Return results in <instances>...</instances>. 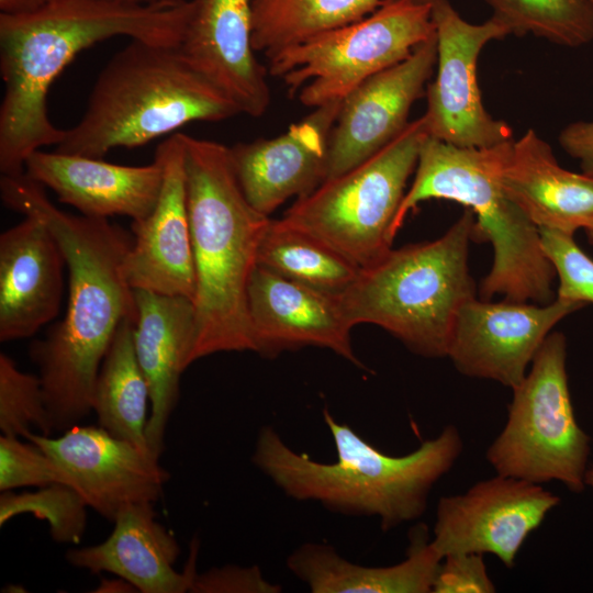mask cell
Returning a JSON list of instances; mask_svg holds the SVG:
<instances>
[{
	"mask_svg": "<svg viewBox=\"0 0 593 593\" xmlns=\"http://www.w3.org/2000/svg\"><path fill=\"white\" fill-rule=\"evenodd\" d=\"M426 135L423 116L411 121L373 156L296 199L279 220L357 267L370 266L392 248L393 223Z\"/></svg>",
	"mask_w": 593,
	"mask_h": 593,
	"instance_id": "ba28073f",
	"label": "cell"
},
{
	"mask_svg": "<svg viewBox=\"0 0 593 593\" xmlns=\"http://www.w3.org/2000/svg\"><path fill=\"white\" fill-rule=\"evenodd\" d=\"M436 66V35L399 64L368 78L342 101L328 139L326 179L361 164L409 125Z\"/></svg>",
	"mask_w": 593,
	"mask_h": 593,
	"instance_id": "9a60e30c",
	"label": "cell"
},
{
	"mask_svg": "<svg viewBox=\"0 0 593 593\" xmlns=\"http://www.w3.org/2000/svg\"><path fill=\"white\" fill-rule=\"evenodd\" d=\"M280 588L268 582L259 568L227 564L194 575L191 593H276Z\"/></svg>",
	"mask_w": 593,
	"mask_h": 593,
	"instance_id": "e575fe53",
	"label": "cell"
},
{
	"mask_svg": "<svg viewBox=\"0 0 593 593\" xmlns=\"http://www.w3.org/2000/svg\"><path fill=\"white\" fill-rule=\"evenodd\" d=\"M87 504L69 485L55 483L35 491L0 494V526L20 514H32L49 525L56 542L78 544L87 526Z\"/></svg>",
	"mask_w": 593,
	"mask_h": 593,
	"instance_id": "f546056e",
	"label": "cell"
},
{
	"mask_svg": "<svg viewBox=\"0 0 593 593\" xmlns=\"http://www.w3.org/2000/svg\"><path fill=\"white\" fill-rule=\"evenodd\" d=\"M0 195L7 208L41 219L66 260V314L29 349L40 371L52 430L63 433L92 412L104 356L122 322L136 318L134 290L124 276L133 237L109 219L58 209L25 172L2 176Z\"/></svg>",
	"mask_w": 593,
	"mask_h": 593,
	"instance_id": "6da1fadb",
	"label": "cell"
},
{
	"mask_svg": "<svg viewBox=\"0 0 593 593\" xmlns=\"http://www.w3.org/2000/svg\"><path fill=\"white\" fill-rule=\"evenodd\" d=\"M48 1H52V0H48Z\"/></svg>",
	"mask_w": 593,
	"mask_h": 593,
	"instance_id": "7bdbcfd3",
	"label": "cell"
},
{
	"mask_svg": "<svg viewBox=\"0 0 593 593\" xmlns=\"http://www.w3.org/2000/svg\"><path fill=\"white\" fill-rule=\"evenodd\" d=\"M588 240L593 245V219L583 227Z\"/></svg>",
	"mask_w": 593,
	"mask_h": 593,
	"instance_id": "b9f144b4",
	"label": "cell"
},
{
	"mask_svg": "<svg viewBox=\"0 0 593 593\" xmlns=\"http://www.w3.org/2000/svg\"><path fill=\"white\" fill-rule=\"evenodd\" d=\"M538 230L541 249L559 278L557 298L593 303V260L575 244L573 235Z\"/></svg>",
	"mask_w": 593,
	"mask_h": 593,
	"instance_id": "1f68e13d",
	"label": "cell"
},
{
	"mask_svg": "<svg viewBox=\"0 0 593 593\" xmlns=\"http://www.w3.org/2000/svg\"><path fill=\"white\" fill-rule=\"evenodd\" d=\"M474 223L465 208L439 238L391 248L360 268L337 293L347 322L378 325L416 355L447 357L458 313L475 298L468 267Z\"/></svg>",
	"mask_w": 593,
	"mask_h": 593,
	"instance_id": "52a82bcc",
	"label": "cell"
},
{
	"mask_svg": "<svg viewBox=\"0 0 593 593\" xmlns=\"http://www.w3.org/2000/svg\"><path fill=\"white\" fill-rule=\"evenodd\" d=\"M154 157L163 167L161 190L150 214L132 222L133 242L124 260V276L133 290L193 301L195 272L182 133L159 144Z\"/></svg>",
	"mask_w": 593,
	"mask_h": 593,
	"instance_id": "2e32d148",
	"label": "cell"
},
{
	"mask_svg": "<svg viewBox=\"0 0 593 593\" xmlns=\"http://www.w3.org/2000/svg\"><path fill=\"white\" fill-rule=\"evenodd\" d=\"M340 101L318 108L271 138L230 147L232 165L248 202L269 216L290 198L309 194L326 178L328 139Z\"/></svg>",
	"mask_w": 593,
	"mask_h": 593,
	"instance_id": "ac0fdd59",
	"label": "cell"
},
{
	"mask_svg": "<svg viewBox=\"0 0 593 593\" xmlns=\"http://www.w3.org/2000/svg\"><path fill=\"white\" fill-rule=\"evenodd\" d=\"M253 353L275 358L306 346L327 348L357 367L350 331L337 294L284 278L261 266L247 289Z\"/></svg>",
	"mask_w": 593,
	"mask_h": 593,
	"instance_id": "e0dca14e",
	"label": "cell"
},
{
	"mask_svg": "<svg viewBox=\"0 0 593 593\" xmlns=\"http://www.w3.org/2000/svg\"><path fill=\"white\" fill-rule=\"evenodd\" d=\"M33 429L52 436L48 411L38 376L20 370L15 361L0 354V430L24 438Z\"/></svg>",
	"mask_w": 593,
	"mask_h": 593,
	"instance_id": "4dcf8cb0",
	"label": "cell"
},
{
	"mask_svg": "<svg viewBox=\"0 0 593 593\" xmlns=\"http://www.w3.org/2000/svg\"><path fill=\"white\" fill-rule=\"evenodd\" d=\"M66 260L38 217L24 219L0 235V340L33 336L58 314Z\"/></svg>",
	"mask_w": 593,
	"mask_h": 593,
	"instance_id": "ffe728a7",
	"label": "cell"
},
{
	"mask_svg": "<svg viewBox=\"0 0 593 593\" xmlns=\"http://www.w3.org/2000/svg\"><path fill=\"white\" fill-rule=\"evenodd\" d=\"M566 362L564 335L550 333L512 389L505 425L486 449L496 474L583 492L592 438L577 422Z\"/></svg>",
	"mask_w": 593,
	"mask_h": 593,
	"instance_id": "9c48e42d",
	"label": "cell"
},
{
	"mask_svg": "<svg viewBox=\"0 0 593 593\" xmlns=\"http://www.w3.org/2000/svg\"><path fill=\"white\" fill-rule=\"evenodd\" d=\"M511 34L580 47L593 40L592 0H484Z\"/></svg>",
	"mask_w": 593,
	"mask_h": 593,
	"instance_id": "f1b7e54d",
	"label": "cell"
},
{
	"mask_svg": "<svg viewBox=\"0 0 593 593\" xmlns=\"http://www.w3.org/2000/svg\"><path fill=\"white\" fill-rule=\"evenodd\" d=\"M559 503L541 484L496 474L439 499L432 545L441 558L491 553L513 568L529 534Z\"/></svg>",
	"mask_w": 593,
	"mask_h": 593,
	"instance_id": "7c38bea8",
	"label": "cell"
},
{
	"mask_svg": "<svg viewBox=\"0 0 593 593\" xmlns=\"http://www.w3.org/2000/svg\"><path fill=\"white\" fill-rule=\"evenodd\" d=\"M48 0H0V13L5 15H23L37 11Z\"/></svg>",
	"mask_w": 593,
	"mask_h": 593,
	"instance_id": "8d00e7d4",
	"label": "cell"
},
{
	"mask_svg": "<svg viewBox=\"0 0 593 593\" xmlns=\"http://www.w3.org/2000/svg\"><path fill=\"white\" fill-rule=\"evenodd\" d=\"M593 441V438H592ZM584 483L585 485L590 486L593 491V462L588 466V469L584 474Z\"/></svg>",
	"mask_w": 593,
	"mask_h": 593,
	"instance_id": "ab89813d",
	"label": "cell"
},
{
	"mask_svg": "<svg viewBox=\"0 0 593 593\" xmlns=\"http://www.w3.org/2000/svg\"><path fill=\"white\" fill-rule=\"evenodd\" d=\"M21 437H0V491L65 484L54 460L35 443Z\"/></svg>",
	"mask_w": 593,
	"mask_h": 593,
	"instance_id": "d6a6232c",
	"label": "cell"
},
{
	"mask_svg": "<svg viewBox=\"0 0 593 593\" xmlns=\"http://www.w3.org/2000/svg\"><path fill=\"white\" fill-rule=\"evenodd\" d=\"M505 193L538 227L573 235L593 219V175L562 168L535 130H527L501 170Z\"/></svg>",
	"mask_w": 593,
	"mask_h": 593,
	"instance_id": "cb8c5ba5",
	"label": "cell"
},
{
	"mask_svg": "<svg viewBox=\"0 0 593 593\" xmlns=\"http://www.w3.org/2000/svg\"><path fill=\"white\" fill-rule=\"evenodd\" d=\"M237 114V105L178 46L131 40L103 67L82 118L65 130L55 150L103 158L113 148L142 146L190 122Z\"/></svg>",
	"mask_w": 593,
	"mask_h": 593,
	"instance_id": "5b68a950",
	"label": "cell"
},
{
	"mask_svg": "<svg viewBox=\"0 0 593 593\" xmlns=\"http://www.w3.org/2000/svg\"><path fill=\"white\" fill-rule=\"evenodd\" d=\"M25 439L41 447L60 469L65 484L110 522L126 505L155 504L170 479L152 452L99 425H76L57 437L31 432Z\"/></svg>",
	"mask_w": 593,
	"mask_h": 593,
	"instance_id": "4fadbf2b",
	"label": "cell"
},
{
	"mask_svg": "<svg viewBox=\"0 0 593 593\" xmlns=\"http://www.w3.org/2000/svg\"><path fill=\"white\" fill-rule=\"evenodd\" d=\"M323 417L333 437L335 462H318L294 451L273 427L265 426L257 436L253 463L289 497L317 502L340 514L374 516L384 532L424 514L434 485L463 450L452 424L412 452L389 456L338 423L327 409Z\"/></svg>",
	"mask_w": 593,
	"mask_h": 593,
	"instance_id": "3957f363",
	"label": "cell"
},
{
	"mask_svg": "<svg viewBox=\"0 0 593 593\" xmlns=\"http://www.w3.org/2000/svg\"><path fill=\"white\" fill-rule=\"evenodd\" d=\"M583 303L490 302L473 298L460 309L448 358L463 376L515 388L553 326Z\"/></svg>",
	"mask_w": 593,
	"mask_h": 593,
	"instance_id": "5bb4252c",
	"label": "cell"
},
{
	"mask_svg": "<svg viewBox=\"0 0 593 593\" xmlns=\"http://www.w3.org/2000/svg\"><path fill=\"white\" fill-rule=\"evenodd\" d=\"M513 142L459 147L426 135L393 232H399L409 212L423 201L458 202L475 216L473 239L493 247V265L480 284L481 300L501 294L506 301L547 304L553 296L555 269L541 249L538 227L501 183V170Z\"/></svg>",
	"mask_w": 593,
	"mask_h": 593,
	"instance_id": "8992f818",
	"label": "cell"
},
{
	"mask_svg": "<svg viewBox=\"0 0 593 593\" xmlns=\"http://www.w3.org/2000/svg\"><path fill=\"white\" fill-rule=\"evenodd\" d=\"M257 265L284 278L328 293H340L359 267L310 235L270 220L260 242Z\"/></svg>",
	"mask_w": 593,
	"mask_h": 593,
	"instance_id": "83f0119b",
	"label": "cell"
},
{
	"mask_svg": "<svg viewBox=\"0 0 593 593\" xmlns=\"http://www.w3.org/2000/svg\"><path fill=\"white\" fill-rule=\"evenodd\" d=\"M195 272L191 363L223 351H253L247 289L271 219L246 199L230 147L182 133Z\"/></svg>",
	"mask_w": 593,
	"mask_h": 593,
	"instance_id": "277c9868",
	"label": "cell"
},
{
	"mask_svg": "<svg viewBox=\"0 0 593 593\" xmlns=\"http://www.w3.org/2000/svg\"><path fill=\"white\" fill-rule=\"evenodd\" d=\"M435 34L432 5L384 2L365 18L268 56V71L307 108L342 101Z\"/></svg>",
	"mask_w": 593,
	"mask_h": 593,
	"instance_id": "30bf717a",
	"label": "cell"
},
{
	"mask_svg": "<svg viewBox=\"0 0 593 593\" xmlns=\"http://www.w3.org/2000/svg\"><path fill=\"white\" fill-rule=\"evenodd\" d=\"M109 2L120 3L124 5H139V7H146V5H156L165 2H170L175 0H105Z\"/></svg>",
	"mask_w": 593,
	"mask_h": 593,
	"instance_id": "f35d334b",
	"label": "cell"
},
{
	"mask_svg": "<svg viewBox=\"0 0 593 593\" xmlns=\"http://www.w3.org/2000/svg\"><path fill=\"white\" fill-rule=\"evenodd\" d=\"M25 174L82 215H123L133 222L150 214L163 184V167L156 157L145 166H124L103 158L37 149L27 157Z\"/></svg>",
	"mask_w": 593,
	"mask_h": 593,
	"instance_id": "7402d4cb",
	"label": "cell"
},
{
	"mask_svg": "<svg viewBox=\"0 0 593 593\" xmlns=\"http://www.w3.org/2000/svg\"><path fill=\"white\" fill-rule=\"evenodd\" d=\"M134 324L135 320H124L113 337L97 377L92 411L99 426L150 452L146 439L150 390L135 354Z\"/></svg>",
	"mask_w": 593,
	"mask_h": 593,
	"instance_id": "484cf974",
	"label": "cell"
},
{
	"mask_svg": "<svg viewBox=\"0 0 593 593\" xmlns=\"http://www.w3.org/2000/svg\"><path fill=\"white\" fill-rule=\"evenodd\" d=\"M483 555L452 553L443 558L432 593H493Z\"/></svg>",
	"mask_w": 593,
	"mask_h": 593,
	"instance_id": "836d02e7",
	"label": "cell"
},
{
	"mask_svg": "<svg viewBox=\"0 0 593 593\" xmlns=\"http://www.w3.org/2000/svg\"><path fill=\"white\" fill-rule=\"evenodd\" d=\"M593 1V0H592Z\"/></svg>",
	"mask_w": 593,
	"mask_h": 593,
	"instance_id": "ee69618b",
	"label": "cell"
},
{
	"mask_svg": "<svg viewBox=\"0 0 593 593\" xmlns=\"http://www.w3.org/2000/svg\"><path fill=\"white\" fill-rule=\"evenodd\" d=\"M195 0L124 5L105 0H52L23 15L0 13V171L25 172L27 157L58 145L65 130L49 120L51 86L81 51L111 38L178 46Z\"/></svg>",
	"mask_w": 593,
	"mask_h": 593,
	"instance_id": "7a4b0ae2",
	"label": "cell"
},
{
	"mask_svg": "<svg viewBox=\"0 0 593 593\" xmlns=\"http://www.w3.org/2000/svg\"><path fill=\"white\" fill-rule=\"evenodd\" d=\"M560 146L580 161L583 172L593 175V121H578L563 127L558 137Z\"/></svg>",
	"mask_w": 593,
	"mask_h": 593,
	"instance_id": "d590c367",
	"label": "cell"
},
{
	"mask_svg": "<svg viewBox=\"0 0 593 593\" xmlns=\"http://www.w3.org/2000/svg\"><path fill=\"white\" fill-rule=\"evenodd\" d=\"M437 74L427 86L422 115L428 136L459 147H489L513 139L512 128L484 108L477 65L483 47L511 35L495 16L481 24L463 20L448 0L432 5Z\"/></svg>",
	"mask_w": 593,
	"mask_h": 593,
	"instance_id": "8fae6325",
	"label": "cell"
},
{
	"mask_svg": "<svg viewBox=\"0 0 593 593\" xmlns=\"http://www.w3.org/2000/svg\"><path fill=\"white\" fill-rule=\"evenodd\" d=\"M94 593H133L138 592L137 589L127 580L114 575V578L102 579L98 586L93 590Z\"/></svg>",
	"mask_w": 593,
	"mask_h": 593,
	"instance_id": "74e56055",
	"label": "cell"
},
{
	"mask_svg": "<svg viewBox=\"0 0 593 593\" xmlns=\"http://www.w3.org/2000/svg\"><path fill=\"white\" fill-rule=\"evenodd\" d=\"M134 349L150 390L146 439L160 458L167 425L179 400L180 378L191 365L195 339V309L186 296L134 290Z\"/></svg>",
	"mask_w": 593,
	"mask_h": 593,
	"instance_id": "603a6c76",
	"label": "cell"
},
{
	"mask_svg": "<svg viewBox=\"0 0 593 593\" xmlns=\"http://www.w3.org/2000/svg\"><path fill=\"white\" fill-rule=\"evenodd\" d=\"M383 0H251V42L267 57L360 20Z\"/></svg>",
	"mask_w": 593,
	"mask_h": 593,
	"instance_id": "4316f807",
	"label": "cell"
},
{
	"mask_svg": "<svg viewBox=\"0 0 593 593\" xmlns=\"http://www.w3.org/2000/svg\"><path fill=\"white\" fill-rule=\"evenodd\" d=\"M107 539L97 545L71 548L69 564L91 573L109 572L130 581L141 593L190 592L197 574L199 542L193 539L183 570L175 563L180 547L175 536L156 519L153 503L123 507Z\"/></svg>",
	"mask_w": 593,
	"mask_h": 593,
	"instance_id": "44dd1931",
	"label": "cell"
},
{
	"mask_svg": "<svg viewBox=\"0 0 593 593\" xmlns=\"http://www.w3.org/2000/svg\"><path fill=\"white\" fill-rule=\"evenodd\" d=\"M406 557L385 567H368L342 557L332 546L306 542L288 558V569L313 593H432L443 558L424 524L409 535Z\"/></svg>",
	"mask_w": 593,
	"mask_h": 593,
	"instance_id": "d4e9b609",
	"label": "cell"
},
{
	"mask_svg": "<svg viewBox=\"0 0 593 593\" xmlns=\"http://www.w3.org/2000/svg\"><path fill=\"white\" fill-rule=\"evenodd\" d=\"M179 51L240 113L261 116L271 101L251 42V0H195Z\"/></svg>",
	"mask_w": 593,
	"mask_h": 593,
	"instance_id": "d6986e66",
	"label": "cell"
},
{
	"mask_svg": "<svg viewBox=\"0 0 593 593\" xmlns=\"http://www.w3.org/2000/svg\"><path fill=\"white\" fill-rule=\"evenodd\" d=\"M395 1H407L416 4H428L433 5L437 0H383L384 2H395Z\"/></svg>",
	"mask_w": 593,
	"mask_h": 593,
	"instance_id": "60d3db41",
	"label": "cell"
}]
</instances>
